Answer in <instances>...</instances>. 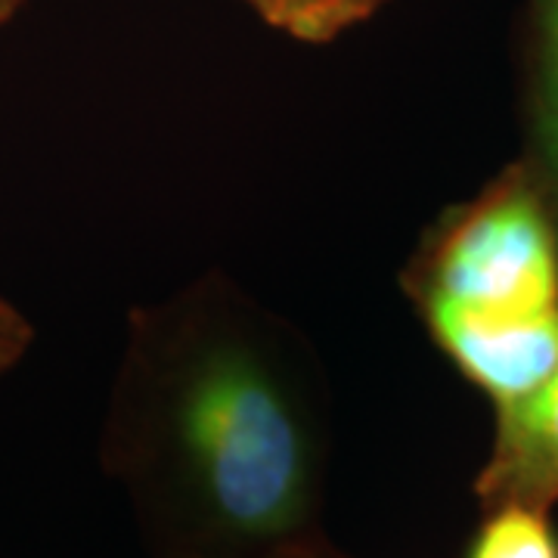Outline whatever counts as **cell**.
<instances>
[{"instance_id":"1","label":"cell","mask_w":558,"mask_h":558,"mask_svg":"<svg viewBox=\"0 0 558 558\" xmlns=\"http://www.w3.org/2000/svg\"><path fill=\"white\" fill-rule=\"evenodd\" d=\"M106 462L165 558H258L314 539L326 381L311 344L220 274L140 307Z\"/></svg>"},{"instance_id":"2","label":"cell","mask_w":558,"mask_h":558,"mask_svg":"<svg viewBox=\"0 0 558 558\" xmlns=\"http://www.w3.org/2000/svg\"><path fill=\"white\" fill-rule=\"evenodd\" d=\"M428 336L558 314V227L524 161L447 211L403 274Z\"/></svg>"},{"instance_id":"3","label":"cell","mask_w":558,"mask_h":558,"mask_svg":"<svg viewBox=\"0 0 558 558\" xmlns=\"http://www.w3.org/2000/svg\"><path fill=\"white\" fill-rule=\"evenodd\" d=\"M481 506L558 502V363L534 391L497 407V432L475 478Z\"/></svg>"},{"instance_id":"4","label":"cell","mask_w":558,"mask_h":558,"mask_svg":"<svg viewBox=\"0 0 558 558\" xmlns=\"http://www.w3.org/2000/svg\"><path fill=\"white\" fill-rule=\"evenodd\" d=\"M527 159L558 227V0H534V78H531Z\"/></svg>"},{"instance_id":"5","label":"cell","mask_w":558,"mask_h":558,"mask_svg":"<svg viewBox=\"0 0 558 558\" xmlns=\"http://www.w3.org/2000/svg\"><path fill=\"white\" fill-rule=\"evenodd\" d=\"M462 558H558V527L549 509L521 502L490 506Z\"/></svg>"},{"instance_id":"6","label":"cell","mask_w":558,"mask_h":558,"mask_svg":"<svg viewBox=\"0 0 558 558\" xmlns=\"http://www.w3.org/2000/svg\"><path fill=\"white\" fill-rule=\"evenodd\" d=\"M260 20L289 38L326 44L366 22L385 0H245Z\"/></svg>"},{"instance_id":"7","label":"cell","mask_w":558,"mask_h":558,"mask_svg":"<svg viewBox=\"0 0 558 558\" xmlns=\"http://www.w3.org/2000/svg\"><path fill=\"white\" fill-rule=\"evenodd\" d=\"M35 341L32 323L7 299H0V379L25 357V351Z\"/></svg>"},{"instance_id":"8","label":"cell","mask_w":558,"mask_h":558,"mask_svg":"<svg viewBox=\"0 0 558 558\" xmlns=\"http://www.w3.org/2000/svg\"><path fill=\"white\" fill-rule=\"evenodd\" d=\"M258 558H341L336 549H329L326 543L319 537L304 539V543H295V546H286L279 553H270V556H258Z\"/></svg>"},{"instance_id":"9","label":"cell","mask_w":558,"mask_h":558,"mask_svg":"<svg viewBox=\"0 0 558 558\" xmlns=\"http://www.w3.org/2000/svg\"><path fill=\"white\" fill-rule=\"evenodd\" d=\"M25 0H0V25H7V22L13 20L16 13H20V7Z\"/></svg>"}]
</instances>
